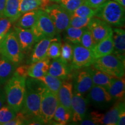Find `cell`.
I'll list each match as a JSON object with an SVG mask.
<instances>
[{
    "label": "cell",
    "mask_w": 125,
    "mask_h": 125,
    "mask_svg": "<svg viewBox=\"0 0 125 125\" xmlns=\"http://www.w3.org/2000/svg\"><path fill=\"white\" fill-rule=\"evenodd\" d=\"M26 78L13 74L7 82L5 87L8 105L16 112L22 108L26 90Z\"/></svg>",
    "instance_id": "2"
},
{
    "label": "cell",
    "mask_w": 125,
    "mask_h": 125,
    "mask_svg": "<svg viewBox=\"0 0 125 125\" xmlns=\"http://www.w3.org/2000/svg\"><path fill=\"white\" fill-rule=\"evenodd\" d=\"M5 100L6 96L5 91L2 89H0V108L4 105Z\"/></svg>",
    "instance_id": "43"
},
{
    "label": "cell",
    "mask_w": 125,
    "mask_h": 125,
    "mask_svg": "<svg viewBox=\"0 0 125 125\" xmlns=\"http://www.w3.org/2000/svg\"><path fill=\"white\" fill-rule=\"evenodd\" d=\"M42 3L37 0H21L20 3L19 11L23 15L26 12L41 9Z\"/></svg>",
    "instance_id": "31"
},
{
    "label": "cell",
    "mask_w": 125,
    "mask_h": 125,
    "mask_svg": "<svg viewBox=\"0 0 125 125\" xmlns=\"http://www.w3.org/2000/svg\"><path fill=\"white\" fill-rule=\"evenodd\" d=\"M87 27L91 32L96 43L107 38L113 32L111 26L96 17L91 18Z\"/></svg>",
    "instance_id": "10"
},
{
    "label": "cell",
    "mask_w": 125,
    "mask_h": 125,
    "mask_svg": "<svg viewBox=\"0 0 125 125\" xmlns=\"http://www.w3.org/2000/svg\"><path fill=\"white\" fill-rule=\"evenodd\" d=\"M49 16L57 33L64 31L69 26L71 15L57 4H51L43 9Z\"/></svg>",
    "instance_id": "8"
},
{
    "label": "cell",
    "mask_w": 125,
    "mask_h": 125,
    "mask_svg": "<svg viewBox=\"0 0 125 125\" xmlns=\"http://www.w3.org/2000/svg\"><path fill=\"white\" fill-rule=\"evenodd\" d=\"M21 0H7L4 10V17L8 18L12 23L15 22L21 16L19 11Z\"/></svg>",
    "instance_id": "25"
},
{
    "label": "cell",
    "mask_w": 125,
    "mask_h": 125,
    "mask_svg": "<svg viewBox=\"0 0 125 125\" xmlns=\"http://www.w3.org/2000/svg\"><path fill=\"white\" fill-rule=\"evenodd\" d=\"M89 102L82 94L74 92L71 103L72 120L74 122L82 121L86 114Z\"/></svg>",
    "instance_id": "11"
},
{
    "label": "cell",
    "mask_w": 125,
    "mask_h": 125,
    "mask_svg": "<svg viewBox=\"0 0 125 125\" xmlns=\"http://www.w3.org/2000/svg\"><path fill=\"white\" fill-rule=\"evenodd\" d=\"M92 67L115 78L125 76V62L115 54H108L94 59Z\"/></svg>",
    "instance_id": "5"
},
{
    "label": "cell",
    "mask_w": 125,
    "mask_h": 125,
    "mask_svg": "<svg viewBox=\"0 0 125 125\" xmlns=\"http://www.w3.org/2000/svg\"><path fill=\"white\" fill-rule=\"evenodd\" d=\"M14 30L21 51L23 53L29 52L35 42L34 35L31 29H23L15 26Z\"/></svg>",
    "instance_id": "15"
},
{
    "label": "cell",
    "mask_w": 125,
    "mask_h": 125,
    "mask_svg": "<svg viewBox=\"0 0 125 125\" xmlns=\"http://www.w3.org/2000/svg\"><path fill=\"white\" fill-rule=\"evenodd\" d=\"M87 99L89 103L90 101L95 105L100 107L109 104L112 101V98L105 87L93 85L89 90Z\"/></svg>",
    "instance_id": "12"
},
{
    "label": "cell",
    "mask_w": 125,
    "mask_h": 125,
    "mask_svg": "<svg viewBox=\"0 0 125 125\" xmlns=\"http://www.w3.org/2000/svg\"><path fill=\"white\" fill-rule=\"evenodd\" d=\"M107 90L112 98L118 100H123L125 94L124 76L119 78L114 77Z\"/></svg>",
    "instance_id": "21"
},
{
    "label": "cell",
    "mask_w": 125,
    "mask_h": 125,
    "mask_svg": "<svg viewBox=\"0 0 125 125\" xmlns=\"http://www.w3.org/2000/svg\"><path fill=\"white\" fill-rule=\"evenodd\" d=\"M91 18H82V17L71 16L69 26L78 29H83L87 27Z\"/></svg>",
    "instance_id": "37"
},
{
    "label": "cell",
    "mask_w": 125,
    "mask_h": 125,
    "mask_svg": "<svg viewBox=\"0 0 125 125\" xmlns=\"http://www.w3.org/2000/svg\"><path fill=\"white\" fill-rule=\"evenodd\" d=\"M92 74L93 85L100 86L108 89L112 82L114 76H112L106 73L98 70L92 67L89 68Z\"/></svg>",
    "instance_id": "24"
},
{
    "label": "cell",
    "mask_w": 125,
    "mask_h": 125,
    "mask_svg": "<svg viewBox=\"0 0 125 125\" xmlns=\"http://www.w3.org/2000/svg\"><path fill=\"white\" fill-rule=\"evenodd\" d=\"M16 65L4 57L0 59V85H3L12 77L16 70Z\"/></svg>",
    "instance_id": "23"
},
{
    "label": "cell",
    "mask_w": 125,
    "mask_h": 125,
    "mask_svg": "<svg viewBox=\"0 0 125 125\" xmlns=\"http://www.w3.org/2000/svg\"><path fill=\"white\" fill-rule=\"evenodd\" d=\"M96 13V9L89 7L86 4H83L79 6L71 16L82 17V18H93Z\"/></svg>",
    "instance_id": "32"
},
{
    "label": "cell",
    "mask_w": 125,
    "mask_h": 125,
    "mask_svg": "<svg viewBox=\"0 0 125 125\" xmlns=\"http://www.w3.org/2000/svg\"><path fill=\"white\" fill-rule=\"evenodd\" d=\"M7 0H0V18L4 17V10Z\"/></svg>",
    "instance_id": "42"
},
{
    "label": "cell",
    "mask_w": 125,
    "mask_h": 125,
    "mask_svg": "<svg viewBox=\"0 0 125 125\" xmlns=\"http://www.w3.org/2000/svg\"><path fill=\"white\" fill-rule=\"evenodd\" d=\"M94 59L92 50L81 45L75 44L73 47L71 67L74 69H81L83 67H89L92 65Z\"/></svg>",
    "instance_id": "9"
},
{
    "label": "cell",
    "mask_w": 125,
    "mask_h": 125,
    "mask_svg": "<svg viewBox=\"0 0 125 125\" xmlns=\"http://www.w3.org/2000/svg\"><path fill=\"white\" fill-rule=\"evenodd\" d=\"M39 9H40L26 12L21 15V16L17 20L18 21L15 26L23 29H31L37 22Z\"/></svg>",
    "instance_id": "26"
},
{
    "label": "cell",
    "mask_w": 125,
    "mask_h": 125,
    "mask_svg": "<svg viewBox=\"0 0 125 125\" xmlns=\"http://www.w3.org/2000/svg\"><path fill=\"white\" fill-rule=\"evenodd\" d=\"M54 2L59 4L71 15L76 9L85 3V0H56Z\"/></svg>",
    "instance_id": "30"
},
{
    "label": "cell",
    "mask_w": 125,
    "mask_h": 125,
    "mask_svg": "<svg viewBox=\"0 0 125 125\" xmlns=\"http://www.w3.org/2000/svg\"><path fill=\"white\" fill-rule=\"evenodd\" d=\"M12 23L8 18L5 17L0 18V43L10 31Z\"/></svg>",
    "instance_id": "38"
},
{
    "label": "cell",
    "mask_w": 125,
    "mask_h": 125,
    "mask_svg": "<svg viewBox=\"0 0 125 125\" xmlns=\"http://www.w3.org/2000/svg\"><path fill=\"white\" fill-rule=\"evenodd\" d=\"M112 32L114 54L125 62V32L121 28H114Z\"/></svg>",
    "instance_id": "14"
},
{
    "label": "cell",
    "mask_w": 125,
    "mask_h": 125,
    "mask_svg": "<svg viewBox=\"0 0 125 125\" xmlns=\"http://www.w3.org/2000/svg\"><path fill=\"white\" fill-rule=\"evenodd\" d=\"M26 94L20 111L27 117L29 124L32 120L40 119L41 93L45 86L38 79L33 78L26 81Z\"/></svg>",
    "instance_id": "1"
},
{
    "label": "cell",
    "mask_w": 125,
    "mask_h": 125,
    "mask_svg": "<svg viewBox=\"0 0 125 125\" xmlns=\"http://www.w3.org/2000/svg\"><path fill=\"white\" fill-rule=\"evenodd\" d=\"M71 117V111L59 104L54 112L53 119L57 125H64L69 122Z\"/></svg>",
    "instance_id": "28"
},
{
    "label": "cell",
    "mask_w": 125,
    "mask_h": 125,
    "mask_svg": "<svg viewBox=\"0 0 125 125\" xmlns=\"http://www.w3.org/2000/svg\"><path fill=\"white\" fill-rule=\"evenodd\" d=\"M50 65V58L46 57L42 60L32 63L28 69L27 75L31 78H38L48 74Z\"/></svg>",
    "instance_id": "20"
},
{
    "label": "cell",
    "mask_w": 125,
    "mask_h": 125,
    "mask_svg": "<svg viewBox=\"0 0 125 125\" xmlns=\"http://www.w3.org/2000/svg\"><path fill=\"white\" fill-rule=\"evenodd\" d=\"M125 125V108H123L120 112L116 125Z\"/></svg>",
    "instance_id": "41"
},
{
    "label": "cell",
    "mask_w": 125,
    "mask_h": 125,
    "mask_svg": "<svg viewBox=\"0 0 125 125\" xmlns=\"http://www.w3.org/2000/svg\"><path fill=\"white\" fill-rule=\"evenodd\" d=\"M61 52V43L58 41L52 42L47 51V57L53 60L60 57Z\"/></svg>",
    "instance_id": "36"
},
{
    "label": "cell",
    "mask_w": 125,
    "mask_h": 125,
    "mask_svg": "<svg viewBox=\"0 0 125 125\" xmlns=\"http://www.w3.org/2000/svg\"><path fill=\"white\" fill-rule=\"evenodd\" d=\"M80 43L85 48L92 50L96 44L91 32L88 29H85L81 37Z\"/></svg>",
    "instance_id": "35"
},
{
    "label": "cell",
    "mask_w": 125,
    "mask_h": 125,
    "mask_svg": "<svg viewBox=\"0 0 125 125\" xmlns=\"http://www.w3.org/2000/svg\"><path fill=\"white\" fill-rule=\"evenodd\" d=\"M58 41L54 37H46L38 42L34 47L31 57V63L41 60L47 57V51L52 42Z\"/></svg>",
    "instance_id": "17"
},
{
    "label": "cell",
    "mask_w": 125,
    "mask_h": 125,
    "mask_svg": "<svg viewBox=\"0 0 125 125\" xmlns=\"http://www.w3.org/2000/svg\"><path fill=\"white\" fill-rule=\"evenodd\" d=\"M81 125H95V123L93 122V121H92L91 119H86V120H84V121H82L81 123Z\"/></svg>",
    "instance_id": "45"
},
{
    "label": "cell",
    "mask_w": 125,
    "mask_h": 125,
    "mask_svg": "<svg viewBox=\"0 0 125 125\" xmlns=\"http://www.w3.org/2000/svg\"><path fill=\"white\" fill-rule=\"evenodd\" d=\"M114 1H116V2L119 4L123 7H125V0H114Z\"/></svg>",
    "instance_id": "46"
},
{
    "label": "cell",
    "mask_w": 125,
    "mask_h": 125,
    "mask_svg": "<svg viewBox=\"0 0 125 125\" xmlns=\"http://www.w3.org/2000/svg\"><path fill=\"white\" fill-rule=\"evenodd\" d=\"M23 53L15 32L10 31L0 43V54L17 66L24 59Z\"/></svg>",
    "instance_id": "4"
},
{
    "label": "cell",
    "mask_w": 125,
    "mask_h": 125,
    "mask_svg": "<svg viewBox=\"0 0 125 125\" xmlns=\"http://www.w3.org/2000/svg\"><path fill=\"white\" fill-rule=\"evenodd\" d=\"M107 0H85V4L93 8H97Z\"/></svg>",
    "instance_id": "40"
},
{
    "label": "cell",
    "mask_w": 125,
    "mask_h": 125,
    "mask_svg": "<svg viewBox=\"0 0 125 125\" xmlns=\"http://www.w3.org/2000/svg\"><path fill=\"white\" fill-rule=\"evenodd\" d=\"M125 108V103L123 100H118L105 114H103L102 125H116L120 112Z\"/></svg>",
    "instance_id": "22"
},
{
    "label": "cell",
    "mask_w": 125,
    "mask_h": 125,
    "mask_svg": "<svg viewBox=\"0 0 125 125\" xmlns=\"http://www.w3.org/2000/svg\"><path fill=\"white\" fill-rule=\"evenodd\" d=\"M86 28V27H85ZM85 28L78 29L72 26H68L65 30V39L74 44H79L81 37Z\"/></svg>",
    "instance_id": "29"
},
{
    "label": "cell",
    "mask_w": 125,
    "mask_h": 125,
    "mask_svg": "<svg viewBox=\"0 0 125 125\" xmlns=\"http://www.w3.org/2000/svg\"><path fill=\"white\" fill-rule=\"evenodd\" d=\"M92 51L95 59L112 54L114 51L112 34L97 43Z\"/></svg>",
    "instance_id": "19"
},
{
    "label": "cell",
    "mask_w": 125,
    "mask_h": 125,
    "mask_svg": "<svg viewBox=\"0 0 125 125\" xmlns=\"http://www.w3.org/2000/svg\"><path fill=\"white\" fill-rule=\"evenodd\" d=\"M59 105L57 94L45 87L41 93L40 107V119L43 124H49L52 122L54 112Z\"/></svg>",
    "instance_id": "7"
},
{
    "label": "cell",
    "mask_w": 125,
    "mask_h": 125,
    "mask_svg": "<svg viewBox=\"0 0 125 125\" xmlns=\"http://www.w3.org/2000/svg\"><path fill=\"white\" fill-rule=\"evenodd\" d=\"M92 74L89 68L78 73L74 83V92L83 95L93 87Z\"/></svg>",
    "instance_id": "13"
},
{
    "label": "cell",
    "mask_w": 125,
    "mask_h": 125,
    "mask_svg": "<svg viewBox=\"0 0 125 125\" xmlns=\"http://www.w3.org/2000/svg\"><path fill=\"white\" fill-rule=\"evenodd\" d=\"M73 87L72 82L67 81H63L57 93L59 104L70 111H71V103L73 95Z\"/></svg>",
    "instance_id": "18"
},
{
    "label": "cell",
    "mask_w": 125,
    "mask_h": 125,
    "mask_svg": "<svg viewBox=\"0 0 125 125\" xmlns=\"http://www.w3.org/2000/svg\"><path fill=\"white\" fill-rule=\"evenodd\" d=\"M125 8L116 1L107 0L96 8L94 16L111 26L122 27L125 25Z\"/></svg>",
    "instance_id": "3"
},
{
    "label": "cell",
    "mask_w": 125,
    "mask_h": 125,
    "mask_svg": "<svg viewBox=\"0 0 125 125\" xmlns=\"http://www.w3.org/2000/svg\"><path fill=\"white\" fill-rule=\"evenodd\" d=\"M39 81H40L50 91L57 94L59 89L62 84V79L60 78L55 77L51 75L46 74L41 77L37 78Z\"/></svg>",
    "instance_id": "27"
},
{
    "label": "cell",
    "mask_w": 125,
    "mask_h": 125,
    "mask_svg": "<svg viewBox=\"0 0 125 125\" xmlns=\"http://www.w3.org/2000/svg\"><path fill=\"white\" fill-rule=\"evenodd\" d=\"M71 67L60 58L55 59L50 64L48 74L62 80L68 79L70 76Z\"/></svg>",
    "instance_id": "16"
},
{
    "label": "cell",
    "mask_w": 125,
    "mask_h": 125,
    "mask_svg": "<svg viewBox=\"0 0 125 125\" xmlns=\"http://www.w3.org/2000/svg\"><path fill=\"white\" fill-rule=\"evenodd\" d=\"M37 1H40V2L42 3L41 9H43V10L45 8L48 7V5H51L52 3L51 0H37Z\"/></svg>",
    "instance_id": "44"
},
{
    "label": "cell",
    "mask_w": 125,
    "mask_h": 125,
    "mask_svg": "<svg viewBox=\"0 0 125 125\" xmlns=\"http://www.w3.org/2000/svg\"><path fill=\"white\" fill-rule=\"evenodd\" d=\"M73 56V46L68 42L61 45L60 58L62 62L68 64L71 62Z\"/></svg>",
    "instance_id": "34"
},
{
    "label": "cell",
    "mask_w": 125,
    "mask_h": 125,
    "mask_svg": "<svg viewBox=\"0 0 125 125\" xmlns=\"http://www.w3.org/2000/svg\"><path fill=\"white\" fill-rule=\"evenodd\" d=\"M29 66L30 65H24L18 67V68L15 70L14 74H16L19 76H22V77L26 78L27 76L28 69H29Z\"/></svg>",
    "instance_id": "39"
},
{
    "label": "cell",
    "mask_w": 125,
    "mask_h": 125,
    "mask_svg": "<svg viewBox=\"0 0 125 125\" xmlns=\"http://www.w3.org/2000/svg\"><path fill=\"white\" fill-rule=\"evenodd\" d=\"M30 29L36 42L46 37H54L57 34L53 23L49 15L41 9H39L37 22Z\"/></svg>",
    "instance_id": "6"
},
{
    "label": "cell",
    "mask_w": 125,
    "mask_h": 125,
    "mask_svg": "<svg viewBox=\"0 0 125 125\" xmlns=\"http://www.w3.org/2000/svg\"><path fill=\"white\" fill-rule=\"evenodd\" d=\"M52 1V2H54V1H56V0H51Z\"/></svg>",
    "instance_id": "47"
},
{
    "label": "cell",
    "mask_w": 125,
    "mask_h": 125,
    "mask_svg": "<svg viewBox=\"0 0 125 125\" xmlns=\"http://www.w3.org/2000/svg\"><path fill=\"white\" fill-rule=\"evenodd\" d=\"M17 112L8 105L2 106L0 108V125H5L15 118Z\"/></svg>",
    "instance_id": "33"
}]
</instances>
